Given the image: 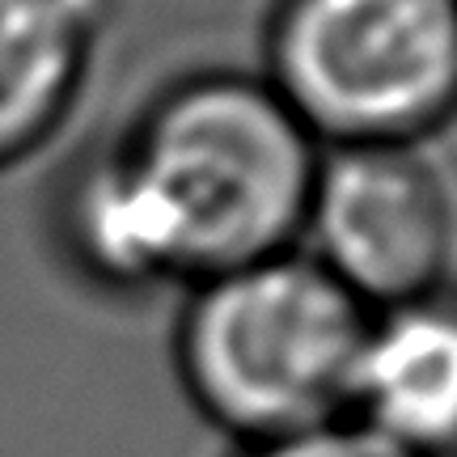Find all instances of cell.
Wrapping results in <instances>:
<instances>
[{
    "label": "cell",
    "instance_id": "1",
    "mask_svg": "<svg viewBox=\"0 0 457 457\" xmlns=\"http://www.w3.org/2000/svg\"><path fill=\"white\" fill-rule=\"evenodd\" d=\"M322 145L259 68L148 94L64 191V245L106 293L187 288L301 242Z\"/></svg>",
    "mask_w": 457,
    "mask_h": 457
},
{
    "label": "cell",
    "instance_id": "2",
    "mask_svg": "<svg viewBox=\"0 0 457 457\" xmlns=\"http://www.w3.org/2000/svg\"><path fill=\"white\" fill-rule=\"evenodd\" d=\"M182 293L174 373L237 449L347 420L369 310L301 245Z\"/></svg>",
    "mask_w": 457,
    "mask_h": 457
},
{
    "label": "cell",
    "instance_id": "3",
    "mask_svg": "<svg viewBox=\"0 0 457 457\" xmlns=\"http://www.w3.org/2000/svg\"><path fill=\"white\" fill-rule=\"evenodd\" d=\"M259 72L322 148L457 123V0H271Z\"/></svg>",
    "mask_w": 457,
    "mask_h": 457
},
{
    "label": "cell",
    "instance_id": "4",
    "mask_svg": "<svg viewBox=\"0 0 457 457\" xmlns=\"http://www.w3.org/2000/svg\"><path fill=\"white\" fill-rule=\"evenodd\" d=\"M301 250L364 310L453 284L457 199L428 145L322 148Z\"/></svg>",
    "mask_w": 457,
    "mask_h": 457
},
{
    "label": "cell",
    "instance_id": "5",
    "mask_svg": "<svg viewBox=\"0 0 457 457\" xmlns=\"http://www.w3.org/2000/svg\"><path fill=\"white\" fill-rule=\"evenodd\" d=\"M347 420L403 457H457V279L369 313Z\"/></svg>",
    "mask_w": 457,
    "mask_h": 457
},
{
    "label": "cell",
    "instance_id": "6",
    "mask_svg": "<svg viewBox=\"0 0 457 457\" xmlns=\"http://www.w3.org/2000/svg\"><path fill=\"white\" fill-rule=\"evenodd\" d=\"M114 0H0V165L30 157L81 98Z\"/></svg>",
    "mask_w": 457,
    "mask_h": 457
},
{
    "label": "cell",
    "instance_id": "7",
    "mask_svg": "<svg viewBox=\"0 0 457 457\" xmlns=\"http://www.w3.org/2000/svg\"><path fill=\"white\" fill-rule=\"evenodd\" d=\"M233 457H403V453L381 445L377 436H369L352 420H339V424L313 428V432H301V436L250 445V449H237Z\"/></svg>",
    "mask_w": 457,
    "mask_h": 457
}]
</instances>
